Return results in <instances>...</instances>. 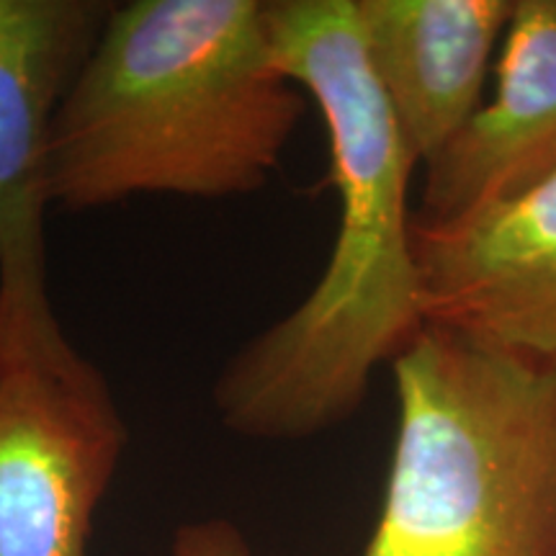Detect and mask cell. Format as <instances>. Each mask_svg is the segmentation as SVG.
Wrapping results in <instances>:
<instances>
[{"mask_svg":"<svg viewBox=\"0 0 556 556\" xmlns=\"http://www.w3.org/2000/svg\"><path fill=\"white\" fill-rule=\"evenodd\" d=\"M266 31L278 73L328 129L338 235L309 294L225 361L212 402L232 433L302 441L356 415L377 368L426 328L409 208L417 163L366 58L356 0H266Z\"/></svg>","mask_w":556,"mask_h":556,"instance_id":"cell-1","label":"cell"},{"mask_svg":"<svg viewBox=\"0 0 556 556\" xmlns=\"http://www.w3.org/2000/svg\"><path fill=\"white\" fill-rule=\"evenodd\" d=\"M307 111L270 58L266 0L111 5L47 142V201L261 191Z\"/></svg>","mask_w":556,"mask_h":556,"instance_id":"cell-2","label":"cell"},{"mask_svg":"<svg viewBox=\"0 0 556 556\" xmlns=\"http://www.w3.org/2000/svg\"><path fill=\"white\" fill-rule=\"evenodd\" d=\"M392 368L397 441L361 556H556V358L426 323Z\"/></svg>","mask_w":556,"mask_h":556,"instance_id":"cell-3","label":"cell"},{"mask_svg":"<svg viewBox=\"0 0 556 556\" xmlns=\"http://www.w3.org/2000/svg\"><path fill=\"white\" fill-rule=\"evenodd\" d=\"M124 448L114 394L67 336L0 348V556H88Z\"/></svg>","mask_w":556,"mask_h":556,"instance_id":"cell-4","label":"cell"},{"mask_svg":"<svg viewBox=\"0 0 556 556\" xmlns=\"http://www.w3.org/2000/svg\"><path fill=\"white\" fill-rule=\"evenodd\" d=\"M111 5L0 0V348L65 336L47 291V142Z\"/></svg>","mask_w":556,"mask_h":556,"instance_id":"cell-5","label":"cell"},{"mask_svg":"<svg viewBox=\"0 0 556 556\" xmlns=\"http://www.w3.org/2000/svg\"><path fill=\"white\" fill-rule=\"evenodd\" d=\"M426 323L556 358V170L448 227L413 219Z\"/></svg>","mask_w":556,"mask_h":556,"instance_id":"cell-6","label":"cell"},{"mask_svg":"<svg viewBox=\"0 0 556 556\" xmlns=\"http://www.w3.org/2000/svg\"><path fill=\"white\" fill-rule=\"evenodd\" d=\"M556 170V0H516L497 86L426 163L415 225L448 227L523 197Z\"/></svg>","mask_w":556,"mask_h":556,"instance_id":"cell-7","label":"cell"},{"mask_svg":"<svg viewBox=\"0 0 556 556\" xmlns=\"http://www.w3.org/2000/svg\"><path fill=\"white\" fill-rule=\"evenodd\" d=\"M513 9L516 0H356L366 58L415 163L482 106Z\"/></svg>","mask_w":556,"mask_h":556,"instance_id":"cell-8","label":"cell"},{"mask_svg":"<svg viewBox=\"0 0 556 556\" xmlns=\"http://www.w3.org/2000/svg\"><path fill=\"white\" fill-rule=\"evenodd\" d=\"M173 556H253V548L232 520L212 518L180 526L173 536Z\"/></svg>","mask_w":556,"mask_h":556,"instance_id":"cell-9","label":"cell"}]
</instances>
